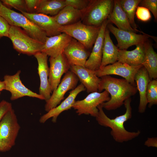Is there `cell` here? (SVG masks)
Segmentation results:
<instances>
[{
	"label": "cell",
	"mask_w": 157,
	"mask_h": 157,
	"mask_svg": "<svg viewBox=\"0 0 157 157\" xmlns=\"http://www.w3.org/2000/svg\"><path fill=\"white\" fill-rule=\"evenodd\" d=\"M98 92L106 90L110 94V100L101 105L108 110L120 107L125 100L135 95L138 91L136 87L124 79H119L106 75L100 77Z\"/></svg>",
	"instance_id": "1"
},
{
	"label": "cell",
	"mask_w": 157,
	"mask_h": 157,
	"mask_svg": "<svg viewBox=\"0 0 157 157\" xmlns=\"http://www.w3.org/2000/svg\"><path fill=\"white\" fill-rule=\"evenodd\" d=\"M131 101V97L125 100L124 103L126 109L125 113L113 119H110L106 115L101 105L98 106L99 111L95 117L97 121L100 125L111 129V135L116 142H127L138 137L140 134L139 130L129 131L124 126V123L132 117Z\"/></svg>",
	"instance_id": "2"
},
{
	"label": "cell",
	"mask_w": 157,
	"mask_h": 157,
	"mask_svg": "<svg viewBox=\"0 0 157 157\" xmlns=\"http://www.w3.org/2000/svg\"><path fill=\"white\" fill-rule=\"evenodd\" d=\"M0 15L10 26L22 28L30 37L44 43L47 37L46 33L22 13H17L3 5L0 1Z\"/></svg>",
	"instance_id": "3"
},
{
	"label": "cell",
	"mask_w": 157,
	"mask_h": 157,
	"mask_svg": "<svg viewBox=\"0 0 157 157\" xmlns=\"http://www.w3.org/2000/svg\"><path fill=\"white\" fill-rule=\"evenodd\" d=\"M114 5L113 0H90L85 9L81 11V21L91 26L100 27L111 13Z\"/></svg>",
	"instance_id": "4"
},
{
	"label": "cell",
	"mask_w": 157,
	"mask_h": 157,
	"mask_svg": "<svg viewBox=\"0 0 157 157\" xmlns=\"http://www.w3.org/2000/svg\"><path fill=\"white\" fill-rule=\"evenodd\" d=\"M8 38L16 51L28 56L41 52L44 44L33 39L21 28L13 26H10Z\"/></svg>",
	"instance_id": "5"
},
{
	"label": "cell",
	"mask_w": 157,
	"mask_h": 157,
	"mask_svg": "<svg viewBox=\"0 0 157 157\" xmlns=\"http://www.w3.org/2000/svg\"><path fill=\"white\" fill-rule=\"evenodd\" d=\"M20 128L12 108L6 113L0 122V151H8L14 145Z\"/></svg>",
	"instance_id": "6"
},
{
	"label": "cell",
	"mask_w": 157,
	"mask_h": 157,
	"mask_svg": "<svg viewBox=\"0 0 157 157\" xmlns=\"http://www.w3.org/2000/svg\"><path fill=\"white\" fill-rule=\"evenodd\" d=\"M101 26L87 25L80 20L70 25L60 26V30L61 33H65L77 40L88 50L93 47Z\"/></svg>",
	"instance_id": "7"
},
{
	"label": "cell",
	"mask_w": 157,
	"mask_h": 157,
	"mask_svg": "<svg viewBox=\"0 0 157 157\" xmlns=\"http://www.w3.org/2000/svg\"><path fill=\"white\" fill-rule=\"evenodd\" d=\"M110 99L109 93L106 90L92 92L83 99L75 101L72 108L79 115L84 114L96 117L99 111L98 106Z\"/></svg>",
	"instance_id": "8"
},
{
	"label": "cell",
	"mask_w": 157,
	"mask_h": 157,
	"mask_svg": "<svg viewBox=\"0 0 157 157\" xmlns=\"http://www.w3.org/2000/svg\"><path fill=\"white\" fill-rule=\"evenodd\" d=\"M79 79L70 70L65 74L57 88L52 92L50 98L46 101L45 110L48 112L56 107L64 98L65 93L70 90L75 88Z\"/></svg>",
	"instance_id": "9"
},
{
	"label": "cell",
	"mask_w": 157,
	"mask_h": 157,
	"mask_svg": "<svg viewBox=\"0 0 157 157\" xmlns=\"http://www.w3.org/2000/svg\"><path fill=\"white\" fill-rule=\"evenodd\" d=\"M142 66V65L137 66H131L118 61L113 64L100 67L95 72L99 78L110 75L120 76L132 85L136 86L134 77L138 69Z\"/></svg>",
	"instance_id": "10"
},
{
	"label": "cell",
	"mask_w": 157,
	"mask_h": 157,
	"mask_svg": "<svg viewBox=\"0 0 157 157\" xmlns=\"http://www.w3.org/2000/svg\"><path fill=\"white\" fill-rule=\"evenodd\" d=\"M107 28L116 38L117 42V46L119 50H126L132 45L143 44L149 37L155 40L153 36L147 34H138L120 29L110 23L108 24Z\"/></svg>",
	"instance_id": "11"
},
{
	"label": "cell",
	"mask_w": 157,
	"mask_h": 157,
	"mask_svg": "<svg viewBox=\"0 0 157 157\" xmlns=\"http://www.w3.org/2000/svg\"><path fill=\"white\" fill-rule=\"evenodd\" d=\"M20 73L21 71L19 70L14 75H6L3 77L5 90L10 93V100H14L22 97L28 96L45 100L41 95L32 91L24 85L20 78Z\"/></svg>",
	"instance_id": "12"
},
{
	"label": "cell",
	"mask_w": 157,
	"mask_h": 157,
	"mask_svg": "<svg viewBox=\"0 0 157 157\" xmlns=\"http://www.w3.org/2000/svg\"><path fill=\"white\" fill-rule=\"evenodd\" d=\"M49 61L48 80L53 92L60 83L63 74L69 71L71 65L63 53L55 57H50Z\"/></svg>",
	"instance_id": "13"
},
{
	"label": "cell",
	"mask_w": 157,
	"mask_h": 157,
	"mask_svg": "<svg viewBox=\"0 0 157 157\" xmlns=\"http://www.w3.org/2000/svg\"><path fill=\"white\" fill-rule=\"evenodd\" d=\"M63 53L70 65L85 67L90 52L81 43L72 38Z\"/></svg>",
	"instance_id": "14"
},
{
	"label": "cell",
	"mask_w": 157,
	"mask_h": 157,
	"mask_svg": "<svg viewBox=\"0 0 157 157\" xmlns=\"http://www.w3.org/2000/svg\"><path fill=\"white\" fill-rule=\"evenodd\" d=\"M34 56L38 63V73L40 81L39 94L46 101L50 98L52 92L48 80L49 67L48 55L44 53L39 52Z\"/></svg>",
	"instance_id": "15"
},
{
	"label": "cell",
	"mask_w": 157,
	"mask_h": 157,
	"mask_svg": "<svg viewBox=\"0 0 157 157\" xmlns=\"http://www.w3.org/2000/svg\"><path fill=\"white\" fill-rule=\"evenodd\" d=\"M85 90V87L81 83L72 90L68 97L58 105L42 115L40 119V122L41 123H44L48 119L52 118V122L53 123L56 122L58 116L63 112L72 108L77 95Z\"/></svg>",
	"instance_id": "16"
},
{
	"label": "cell",
	"mask_w": 157,
	"mask_h": 157,
	"mask_svg": "<svg viewBox=\"0 0 157 157\" xmlns=\"http://www.w3.org/2000/svg\"><path fill=\"white\" fill-rule=\"evenodd\" d=\"M109 23L107 19L100 27L98 36L85 65V67L88 69L96 71L101 67L105 31L108 24Z\"/></svg>",
	"instance_id": "17"
},
{
	"label": "cell",
	"mask_w": 157,
	"mask_h": 157,
	"mask_svg": "<svg viewBox=\"0 0 157 157\" xmlns=\"http://www.w3.org/2000/svg\"><path fill=\"white\" fill-rule=\"evenodd\" d=\"M21 13L43 30L47 37H52L61 33L60 30V26L53 16L39 13L32 14L24 12Z\"/></svg>",
	"instance_id": "18"
},
{
	"label": "cell",
	"mask_w": 157,
	"mask_h": 157,
	"mask_svg": "<svg viewBox=\"0 0 157 157\" xmlns=\"http://www.w3.org/2000/svg\"><path fill=\"white\" fill-rule=\"evenodd\" d=\"M70 70L78 77L88 93L98 91L101 78L97 76L95 71L76 65H71Z\"/></svg>",
	"instance_id": "19"
},
{
	"label": "cell",
	"mask_w": 157,
	"mask_h": 157,
	"mask_svg": "<svg viewBox=\"0 0 157 157\" xmlns=\"http://www.w3.org/2000/svg\"><path fill=\"white\" fill-rule=\"evenodd\" d=\"M72 38L64 33L47 37L41 52L45 53L50 57H56L63 53Z\"/></svg>",
	"instance_id": "20"
},
{
	"label": "cell",
	"mask_w": 157,
	"mask_h": 157,
	"mask_svg": "<svg viewBox=\"0 0 157 157\" xmlns=\"http://www.w3.org/2000/svg\"><path fill=\"white\" fill-rule=\"evenodd\" d=\"M150 81L147 70L142 66L138 69L134 77L136 88L139 94L138 112L140 113L145 111L147 104L146 92L147 85Z\"/></svg>",
	"instance_id": "21"
},
{
	"label": "cell",
	"mask_w": 157,
	"mask_h": 157,
	"mask_svg": "<svg viewBox=\"0 0 157 157\" xmlns=\"http://www.w3.org/2000/svg\"><path fill=\"white\" fill-rule=\"evenodd\" d=\"M107 19L110 23L114 24L117 28L124 31L136 33L144 32L133 28L131 26L127 16L121 6L119 0H114L113 9Z\"/></svg>",
	"instance_id": "22"
},
{
	"label": "cell",
	"mask_w": 157,
	"mask_h": 157,
	"mask_svg": "<svg viewBox=\"0 0 157 157\" xmlns=\"http://www.w3.org/2000/svg\"><path fill=\"white\" fill-rule=\"evenodd\" d=\"M144 44L136 45L135 49L131 51L119 49L117 61L133 66L142 65L144 55Z\"/></svg>",
	"instance_id": "23"
},
{
	"label": "cell",
	"mask_w": 157,
	"mask_h": 157,
	"mask_svg": "<svg viewBox=\"0 0 157 157\" xmlns=\"http://www.w3.org/2000/svg\"><path fill=\"white\" fill-rule=\"evenodd\" d=\"M119 49L111 40L110 31L107 27L105 29L100 67L113 64L117 61Z\"/></svg>",
	"instance_id": "24"
},
{
	"label": "cell",
	"mask_w": 157,
	"mask_h": 157,
	"mask_svg": "<svg viewBox=\"0 0 157 157\" xmlns=\"http://www.w3.org/2000/svg\"><path fill=\"white\" fill-rule=\"evenodd\" d=\"M144 55L142 65L147 70L151 80L157 78V54L148 40L144 44Z\"/></svg>",
	"instance_id": "25"
},
{
	"label": "cell",
	"mask_w": 157,
	"mask_h": 157,
	"mask_svg": "<svg viewBox=\"0 0 157 157\" xmlns=\"http://www.w3.org/2000/svg\"><path fill=\"white\" fill-rule=\"evenodd\" d=\"M82 12L72 7L65 6L57 15L53 16L60 27L70 25L81 20Z\"/></svg>",
	"instance_id": "26"
},
{
	"label": "cell",
	"mask_w": 157,
	"mask_h": 157,
	"mask_svg": "<svg viewBox=\"0 0 157 157\" xmlns=\"http://www.w3.org/2000/svg\"><path fill=\"white\" fill-rule=\"evenodd\" d=\"M65 6V0H41L36 13L54 16Z\"/></svg>",
	"instance_id": "27"
},
{
	"label": "cell",
	"mask_w": 157,
	"mask_h": 157,
	"mask_svg": "<svg viewBox=\"0 0 157 157\" xmlns=\"http://www.w3.org/2000/svg\"><path fill=\"white\" fill-rule=\"evenodd\" d=\"M141 0H119L122 8L126 14L131 27L137 30V25L135 21L136 9Z\"/></svg>",
	"instance_id": "28"
},
{
	"label": "cell",
	"mask_w": 157,
	"mask_h": 157,
	"mask_svg": "<svg viewBox=\"0 0 157 157\" xmlns=\"http://www.w3.org/2000/svg\"><path fill=\"white\" fill-rule=\"evenodd\" d=\"M146 97L148 107L151 108L157 104V80H152L149 83L146 92Z\"/></svg>",
	"instance_id": "29"
},
{
	"label": "cell",
	"mask_w": 157,
	"mask_h": 157,
	"mask_svg": "<svg viewBox=\"0 0 157 157\" xmlns=\"http://www.w3.org/2000/svg\"><path fill=\"white\" fill-rule=\"evenodd\" d=\"M5 6L13 7L22 12L27 13V9L25 0H2L1 1Z\"/></svg>",
	"instance_id": "30"
},
{
	"label": "cell",
	"mask_w": 157,
	"mask_h": 157,
	"mask_svg": "<svg viewBox=\"0 0 157 157\" xmlns=\"http://www.w3.org/2000/svg\"><path fill=\"white\" fill-rule=\"evenodd\" d=\"M90 0H65L66 6H68L80 11L84 10L87 7Z\"/></svg>",
	"instance_id": "31"
},
{
	"label": "cell",
	"mask_w": 157,
	"mask_h": 157,
	"mask_svg": "<svg viewBox=\"0 0 157 157\" xmlns=\"http://www.w3.org/2000/svg\"><path fill=\"white\" fill-rule=\"evenodd\" d=\"M150 11L154 16L156 22L157 20V0H141L139 4Z\"/></svg>",
	"instance_id": "32"
},
{
	"label": "cell",
	"mask_w": 157,
	"mask_h": 157,
	"mask_svg": "<svg viewBox=\"0 0 157 157\" xmlns=\"http://www.w3.org/2000/svg\"><path fill=\"white\" fill-rule=\"evenodd\" d=\"M138 19L146 22L150 20L151 17L149 10L144 7L138 6L135 13Z\"/></svg>",
	"instance_id": "33"
},
{
	"label": "cell",
	"mask_w": 157,
	"mask_h": 157,
	"mask_svg": "<svg viewBox=\"0 0 157 157\" xmlns=\"http://www.w3.org/2000/svg\"><path fill=\"white\" fill-rule=\"evenodd\" d=\"M27 13H36L40 5L41 0H25Z\"/></svg>",
	"instance_id": "34"
},
{
	"label": "cell",
	"mask_w": 157,
	"mask_h": 157,
	"mask_svg": "<svg viewBox=\"0 0 157 157\" xmlns=\"http://www.w3.org/2000/svg\"><path fill=\"white\" fill-rule=\"evenodd\" d=\"M10 27L7 22L0 15V39L3 37H8Z\"/></svg>",
	"instance_id": "35"
},
{
	"label": "cell",
	"mask_w": 157,
	"mask_h": 157,
	"mask_svg": "<svg viewBox=\"0 0 157 157\" xmlns=\"http://www.w3.org/2000/svg\"><path fill=\"white\" fill-rule=\"evenodd\" d=\"M12 108L11 103L4 100L0 102V122L6 113Z\"/></svg>",
	"instance_id": "36"
},
{
	"label": "cell",
	"mask_w": 157,
	"mask_h": 157,
	"mask_svg": "<svg viewBox=\"0 0 157 157\" xmlns=\"http://www.w3.org/2000/svg\"><path fill=\"white\" fill-rule=\"evenodd\" d=\"M144 144L148 147H157V138H148L145 141Z\"/></svg>",
	"instance_id": "37"
},
{
	"label": "cell",
	"mask_w": 157,
	"mask_h": 157,
	"mask_svg": "<svg viewBox=\"0 0 157 157\" xmlns=\"http://www.w3.org/2000/svg\"><path fill=\"white\" fill-rule=\"evenodd\" d=\"M5 85L4 81L0 80V92L3 90H5Z\"/></svg>",
	"instance_id": "38"
},
{
	"label": "cell",
	"mask_w": 157,
	"mask_h": 157,
	"mask_svg": "<svg viewBox=\"0 0 157 157\" xmlns=\"http://www.w3.org/2000/svg\"><path fill=\"white\" fill-rule=\"evenodd\" d=\"M0 94H1V92H0Z\"/></svg>",
	"instance_id": "39"
},
{
	"label": "cell",
	"mask_w": 157,
	"mask_h": 157,
	"mask_svg": "<svg viewBox=\"0 0 157 157\" xmlns=\"http://www.w3.org/2000/svg\"></svg>",
	"instance_id": "40"
},
{
	"label": "cell",
	"mask_w": 157,
	"mask_h": 157,
	"mask_svg": "<svg viewBox=\"0 0 157 157\" xmlns=\"http://www.w3.org/2000/svg\"></svg>",
	"instance_id": "41"
}]
</instances>
